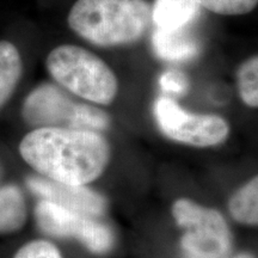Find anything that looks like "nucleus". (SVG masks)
<instances>
[{
	"label": "nucleus",
	"mask_w": 258,
	"mask_h": 258,
	"mask_svg": "<svg viewBox=\"0 0 258 258\" xmlns=\"http://www.w3.org/2000/svg\"><path fill=\"white\" fill-rule=\"evenodd\" d=\"M208 11L224 16H241L253 11L258 0H196Z\"/></svg>",
	"instance_id": "15"
},
{
	"label": "nucleus",
	"mask_w": 258,
	"mask_h": 258,
	"mask_svg": "<svg viewBox=\"0 0 258 258\" xmlns=\"http://www.w3.org/2000/svg\"><path fill=\"white\" fill-rule=\"evenodd\" d=\"M48 72L61 88L86 101L108 105L118 91L110 67L96 54L73 44L54 48L47 56Z\"/></svg>",
	"instance_id": "3"
},
{
	"label": "nucleus",
	"mask_w": 258,
	"mask_h": 258,
	"mask_svg": "<svg viewBox=\"0 0 258 258\" xmlns=\"http://www.w3.org/2000/svg\"><path fill=\"white\" fill-rule=\"evenodd\" d=\"M153 49L160 59L177 61L198 55L200 43L186 27L172 30L157 29L153 34Z\"/></svg>",
	"instance_id": "9"
},
{
	"label": "nucleus",
	"mask_w": 258,
	"mask_h": 258,
	"mask_svg": "<svg viewBox=\"0 0 258 258\" xmlns=\"http://www.w3.org/2000/svg\"><path fill=\"white\" fill-rule=\"evenodd\" d=\"M184 230L182 246L196 258H220L231 249V232L221 214L190 201L178 200L172 208Z\"/></svg>",
	"instance_id": "5"
},
{
	"label": "nucleus",
	"mask_w": 258,
	"mask_h": 258,
	"mask_svg": "<svg viewBox=\"0 0 258 258\" xmlns=\"http://www.w3.org/2000/svg\"><path fill=\"white\" fill-rule=\"evenodd\" d=\"M23 72L21 54L15 44L0 41V108L17 88Z\"/></svg>",
	"instance_id": "12"
},
{
	"label": "nucleus",
	"mask_w": 258,
	"mask_h": 258,
	"mask_svg": "<svg viewBox=\"0 0 258 258\" xmlns=\"http://www.w3.org/2000/svg\"><path fill=\"white\" fill-rule=\"evenodd\" d=\"M159 84L161 90L169 95L182 96L189 89L188 78L179 71H167L163 73L159 79Z\"/></svg>",
	"instance_id": "17"
},
{
	"label": "nucleus",
	"mask_w": 258,
	"mask_h": 258,
	"mask_svg": "<svg viewBox=\"0 0 258 258\" xmlns=\"http://www.w3.org/2000/svg\"><path fill=\"white\" fill-rule=\"evenodd\" d=\"M35 214L37 224L44 233L74 238L82 241L92 252H106L114 241L110 228L105 225L89 215L70 211L46 200L38 203Z\"/></svg>",
	"instance_id": "7"
},
{
	"label": "nucleus",
	"mask_w": 258,
	"mask_h": 258,
	"mask_svg": "<svg viewBox=\"0 0 258 258\" xmlns=\"http://www.w3.org/2000/svg\"><path fill=\"white\" fill-rule=\"evenodd\" d=\"M234 258H253V257L250 256V254H247V253H240V254H238V256H235Z\"/></svg>",
	"instance_id": "18"
},
{
	"label": "nucleus",
	"mask_w": 258,
	"mask_h": 258,
	"mask_svg": "<svg viewBox=\"0 0 258 258\" xmlns=\"http://www.w3.org/2000/svg\"><path fill=\"white\" fill-rule=\"evenodd\" d=\"M201 11L196 0H156L152 6V22L157 29L184 28Z\"/></svg>",
	"instance_id": "10"
},
{
	"label": "nucleus",
	"mask_w": 258,
	"mask_h": 258,
	"mask_svg": "<svg viewBox=\"0 0 258 258\" xmlns=\"http://www.w3.org/2000/svg\"><path fill=\"white\" fill-rule=\"evenodd\" d=\"M152 23L146 0H78L69 15L70 28L99 47L134 43Z\"/></svg>",
	"instance_id": "2"
},
{
	"label": "nucleus",
	"mask_w": 258,
	"mask_h": 258,
	"mask_svg": "<svg viewBox=\"0 0 258 258\" xmlns=\"http://www.w3.org/2000/svg\"><path fill=\"white\" fill-rule=\"evenodd\" d=\"M27 220V206L18 186L2 182L0 170V233L21 230Z\"/></svg>",
	"instance_id": "11"
},
{
	"label": "nucleus",
	"mask_w": 258,
	"mask_h": 258,
	"mask_svg": "<svg viewBox=\"0 0 258 258\" xmlns=\"http://www.w3.org/2000/svg\"><path fill=\"white\" fill-rule=\"evenodd\" d=\"M23 159L48 179L84 185L108 165L110 147L101 134L69 128H36L19 145Z\"/></svg>",
	"instance_id": "1"
},
{
	"label": "nucleus",
	"mask_w": 258,
	"mask_h": 258,
	"mask_svg": "<svg viewBox=\"0 0 258 258\" xmlns=\"http://www.w3.org/2000/svg\"><path fill=\"white\" fill-rule=\"evenodd\" d=\"M15 258H62L53 244L46 240H34L25 244L15 254Z\"/></svg>",
	"instance_id": "16"
},
{
	"label": "nucleus",
	"mask_w": 258,
	"mask_h": 258,
	"mask_svg": "<svg viewBox=\"0 0 258 258\" xmlns=\"http://www.w3.org/2000/svg\"><path fill=\"white\" fill-rule=\"evenodd\" d=\"M158 125L167 138L196 147L214 146L228 135V124L215 115H199L183 110L169 97H160L154 104Z\"/></svg>",
	"instance_id": "6"
},
{
	"label": "nucleus",
	"mask_w": 258,
	"mask_h": 258,
	"mask_svg": "<svg viewBox=\"0 0 258 258\" xmlns=\"http://www.w3.org/2000/svg\"><path fill=\"white\" fill-rule=\"evenodd\" d=\"M23 117L37 128H69L103 131L109 117L95 106L74 102L55 85L44 84L30 92L23 105Z\"/></svg>",
	"instance_id": "4"
},
{
	"label": "nucleus",
	"mask_w": 258,
	"mask_h": 258,
	"mask_svg": "<svg viewBox=\"0 0 258 258\" xmlns=\"http://www.w3.org/2000/svg\"><path fill=\"white\" fill-rule=\"evenodd\" d=\"M29 189L42 198L61 207L82 213L89 217H98L105 211V200L84 185L67 184L46 177H29Z\"/></svg>",
	"instance_id": "8"
},
{
	"label": "nucleus",
	"mask_w": 258,
	"mask_h": 258,
	"mask_svg": "<svg viewBox=\"0 0 258 258\" xmlns=\"http://www.w3.org/2000/svg\"><path fill=\"white\" fill-rule=\"evenodd\" d=\"M238 90L243 102L251 108L258 105V57L251 56L240 64L237 72Z\"/></svg>",
	"instance_id": "14"
},
{
	"label": "nucleus",
	"mask_w": 258,
	"mask_h": 258,
	"mask_svg": "<svg viewBox=\"0 0 258 258\" xmlns=\"http://www.w3.org/2000/svg\"><path fill=\"white\" fill-rule=\"evenodd\" d=\"M230 212L235 220L256 225L258 220V180L257 177L243 186L230 201Z\"/></svg>",
	"instance_id": "13"
}]
</instances>
